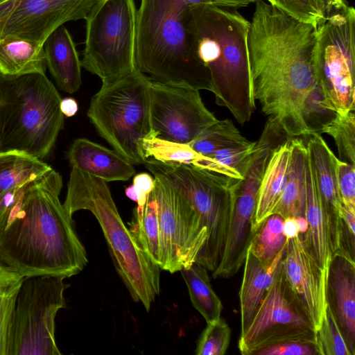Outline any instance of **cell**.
Returning a JSON list of instances; mask_svg holds the SVG:
<instances>
[{"label": "cell", "mask_w": 355, "mask_h": 355, "mask_svg": "<svg viewBox=\"0 0 355 355\" xmlns=\"http://www.w3.org/2000/svg\"><path fill=\"white\" fill-rule=\"evenodd\" d=\"M316 27L265 0L255 3L248 35L253 94L261 110L288 138L308 137L302 119L315 83Z\"/></svg>", "instance_id": "1"}, {"label": "cell", "mask_w": 355, "mask_h": 355, "mask_svg": "<svg viewBox=\"0 0 355 355\" xmlns=\"http://www.w3.org/2000/svg\"><path fill=\"white\" fill-rule=\"evenodd\" d=\"M54 169L19 188L0 232V260L24 277L78 274L88 263Z\"/></svg>", "instance_id": "2"}, {"label": "cell", "mask_w": 355, "mask_h": 355, "mask_svg": "<svg viewBox=\"0 0 355 355\" xmlns=\"http://www.w3.org/2000/svg\"><path fill=\"white\" fill-rule=\"evenodd\" d=\"M190 10L197 54L209 72L216 103L244 124L256 110L248 49L250 21L225 8Z\"/></svg>", "instance_id": "3"}, {"label": "cell", "mask_w": 355, "mask_h": 355, "mask_svg": "<svg viewBox=\"0 0 355 355\" xmlns=\"http://www.w3.org/2000/svg\"><path fill=\"white\" fill-rule=\"evenodd\" d=\"M190 7L182 0H141L137 10L135 62L153 81L211 91L191 27Z\"/></svg>", "instance_id": "4"}, {"label": "cell", "mask_w": 355, "mask_h": 355, "mask_svg": "<svg viewBox=\"0 0 355 355\" xmlns=\"http://www.w3.org/2000/svg\"><path fill=\"white\" fill-rule=\"evenodd\" d=\"M63 206L71 216L87 210L97 219L117 274L132 299L148 311L160 293V268L123 223L107 182L71 168Z\"/></svg>", "instance_id": "5"}, {"label": "cell", "mask_w": 355, "mask_h": 355, "mask_svg": "<svg viewBox=\"0 0 355 355\" xmlns=\"http://www.w3.org/2000/svg\"><path fill=\"white\" fill-rule=\"evenodd\" d=\"M61 100L45 73H0V153L45 158L64 125Z\"/></svg>", "instance_id": "6"}, {"label": "cell", "mask_w": 355, "mask_h": 355, "mask_svg": "<svg viewBox=\"0 0 355 355\" xmlns=\"http://www.w3.org/2000/svg\"><path fill=\"white\" fill-rule=\"evenodd\" d=\"M152 80L137 69L102 84L91 98L87 116L99 135L132 164H144L143 141L153 133Z\"/></svg>", "instance_id": "7"}, {"label": "cell", "mask_w": 355, "mask_h": 355, "mask_svg": "<svg viewBox=\"0 0 355 355\" xmlns=\"http://www.w3.org/2000/svg\"><path fill=\"white\" fill-rule=\"evenodd\" d=\"M153 174L166 180L193 207L206 240L202 266L214 272L224 252L232 205L241 180L185 164L149 158L144 164Z\"/></svg>", "instance_id": "8"}, {"label": "cell", "mask_w": 355, "mask_h": 355, "mask_svg": "<svg viewBox=\"0 0 355 355\" xmlns=\"http://www.w3.org/2000/svg\"><path fill=\"white\" fill-rule=\"evenodd\" d=\"M137 8L134 0H99L86 20L81 65L107 84L137 68Z\"/></svg>", "instance_id": "9"}, {"label": "cell", "mask_w": 355, "mask_h": 355, "mask_svg": "<svg viewBox=\"0 0 355 355\" xmlns=\"http://www.w3.org/2000/svg\"><path fill=\"white\" fill-rule=\"evenodd\" d=\"M64 277H24L18 292L7 339L6 355H60L55 319L66 306Z\"/></svg>", "instance_id": "10"}, {"label": "cell", "mask_w": 355, "mask_h": 355, "mask_svg": "<svg viewBox=\"0 0 355 355\" xmlns=\"http://www.w3.org/2000/svg\"><path fill=\"white\" fill-rule=\"evenodd\" d=\"M313 63L338 114L355 110V10L327 16L316 27Z\"/></svg>", "instance_id": "11"}, {"label": "cell", "mask_w": 355, "mask_h": 355, "mask_svg": "<svg viewBox=\"0 0 355 355\" xmlns=\"http://www.w3.org/2000/svg\"><path fill=\"white\" fill-rule=\"evenodd\" d=\"M286 341L317 345V331L288 286L280 261L251 322L241 334L238 347L241 354L248 355Z\"/></svg>", "instance_id": "12"}, {"label": "cell", "mask_w": 355, "mask_h": 355, "mask_svg": "<svg viewBox=\"0 0 355 355\" xmlns=\"http://www.w3.org/2000/svg\"><path fill=\"white\" fill-rule=\"evenodd\" d=\"M153 175L162 245L160 269L174 273L200 263L206 242L193 207L166 180Z\"/></svg>", "instance_id": "13"}, {"label": "cell", "mask_w": 355, "mask_h": 355, "mask_svg": "<svg viewBox=\"0 0 355 355\" xmlns=\"http://www.w3.org/2000/svg\"><path fill=\"white\" fill-rule=\"evenodd\" d=\"M218 120L198 90L152 80L150 122L157 137L189 144Z\"/></svg>", "instance_id": "14"}, {"label": "cell", "mask_w": 355, "mask_h": 355, "mask_svg": "<svg viewBox=\"0 0 355 355\" xmlns=\"http://www.w3.org/2000/svg\"><path fill=\"white\" fill-rule=\"evenodd\" d=\"M99 0H9L0 5L1 38L17 37L44 44L65 22L87 17Z\"/></svg>", "instance_id": "15"}, {"label": "cell", "mask_w": 355, "mask_h": 355, "mask_svg": "<svg viewBox=\"0 0 355 355\" xmlns=\"http://www.w3.org/2000/svg\"><path fill=\"white\" fill-rule=\"evenodd\" d=\"M281 266L288 286L317 331L327 306V271L308 250L302 234L287 240Z\"/></svg>", "instance_id": "16"}, {"label": "cell", "mask_w": 355, "mask_h": 355, "mask_svg": "<svg viewBox=\"0 0 355 355\" xmlns=\"http://www.w3.org/2000/svg\"><path fill=\"white\" fill-rule=\"evenodd\" d=\"M326 299L352 355L355 354V262L347 252L332 254L326 281Z\"/></svg>", "instance_id": "17"}, {"label": "cell", "mask_w": 355, "mask_h": 355, "mask_svg": "<svg viewBox=\"0 0 355 355\" xmlns=\"http://www.w3.org/2000/svg\"><path fill=\"white\" fill-rule=\"evenodd\" d=\"M306 147L327 220L332 254L341 248V202L336 184L332 155L320 135L309 136Z\"/></svg>", "instance_id": "18"}, {"label": "cell", "mask_w": 355, "mask_h": 355, "mask_svg": "<svg viewBox=\"0 0 355 355\" xmlns=\"http://www.w3.org/2000/svg\"><path fill=\"white\" fill-rule=\"evenodd\" d=\"M67 158L71 168L107 182L127 181L135 174L132 164L116 150L85 138L77 139L71 144Z\"/></svg>", "instance_id": "19"}, {"label": "cell", "mask_w": 355, "mask_h": 355, "mask_svg": "<svg viewBox=\"0 0 355 355\" xmlns=\"http://www.w3.org/2000/svg\"><path fill=\"white\" fill-rule=\"evenodd\" d=\"M46 66L58 87L73 94L82 83L81 60L68 30L62 25L53 31L43 44Z\"/></svg>", "instance_id": "20"}, {"label": "cell", "mask_w": 355, "mask_h": 355, "mask_svg": "<svg viewBox=\"0 0 355 355\" xmlns=\"http://www.w3.org/2000/svg\"><path fill=\"white\" fill-rule=\"evenodd\" d=\"M286 245L278 252L270 264L259 260L248 249L239 291L241 334L243 333L249 326L272 282L277 267L283 257Z\"/></svg>", "instance_id": "21"}, {"label": "cell", "mask_w": 355, "mask_h": 355, "mask_svg": "<svg viewBox=\"0 0 355 355\" xmlns=\"http://www.w3.org/2000/svg\"><path fill=\"white\" fill-rule=\"evenodd\" d=\"M304 217L308 223V229L304 235L302 234L304 242L318 263L327 271L332 257L328 225L308 153L305 172Z\"/></svg>", "instance_id": "22"}, {"label": "cell", "mask_w": 355, "mask_h": 355, "mask_svg": "<svg viewBox=\"0 0 355 355\" xmlns=\"http://www.w3.org/2000/svg\"><path fill=\"white\" fill-rule=\"evenodd\" d=\"M291 139L276 147L268 160L258 191L253 218L254 232L272 214L284 188L290 162Z\"/></svg>", "instance_id": "23"}, {"label": "cell", "mask_w": 355, "mask_h": 355, "mask_svg": "<svg viewBox=\"0 0 355 355\" xmlns=\"http://www.w3.org/2000/svg\"><path fill=\"white\" fill-rule=\"evenodd\" d=\"M306 158L307 150L303 140L292 138L286 182L272 214H278L284 219L304 216Z\"/></svg>", "instance_id": "24"}, {"label": "cell", "mask_w": 355, "mask_h": 355, "mask_svg": "<svg viewBox=\"0 0 355 355\" xmlns=\"http://www.w3.org/2000/svg\"><path fill=\"white\" fill-rule=\"evenodd\" d=\"M46 67L42 45L17 37L0 39V73L7 76L45 73Z\"/></svg>", "instance_id": "25"}, {"label": "cell", "mask_w": 355, "mask_h": 355, "mask_svg": "<svg viewBox=\"0 0 355 355\" xmlns=\"http://www.w3.org/2000/svg\"><path fill=\"white\" fill-rule=\"evenodd\" d=\"M51 169L42 159L22 152L0 153V193L21 187Z\"/></svg>", "instance_id": "26"}, {"label": "cell", "mask_w": 355, "mask_h": 355, "mask_svg": "<svg viewBox=\"0 0 355 355\" xmlns=\"http://www.w3.org/2000/svg\"><path fill=\"white\" fill-rule=\"evenodd\" d=\"M180 272L193 306L207 323L220 318L222 302L212 288L207 270L195 262Z\"/></svg>", "instance_id": "27"}, {"label": "cell", "mask_w": 355, "mask_h": 355, "mask_svg": "<svg viewBox=\"0 0 355 355\" xmlns=\"http://www.w3.org/2000/svg\"><path fill=\"white\" fill-rule=\"evenodd\" d=\"M143 150L146 160L149 158L165 163L185 164L211 171L213 160L202 155L189 144L162 139L153 132L143 141Z\"/></svg>", "instance_id": "28"}, {"label": "cell", "mask_w": 355, "mask_h": 355, "mask_svg": "<svg viewBox=\"0 0 355 355\" xmlns=\"http://www.w3.org/2000/svg\"><path fill=\"white\" fill-rule=\"evenodd\" d=\"M128 225L144 252L159 267L162 259L160 229L157 203L153 191L148 196L141 218H132Z\"/></svg>", "instance_id": "29"}, {"label": "cell", "mask_w": 355, "mask_h": 355, "mask_svg": "<svg viewBox=\"0 0 355 355\" xmlns=\"http://www.w3.org/2000/svg\"><path fill=\"white\" fill-rule=\"evenodd\" d=\"M336 109L322 82L317 79L304 98L302 119L308 137L321 135L322 128L337 115Z\"/></svg>", "instance_id": "30"}, {"label": "cell", "mask_w": 355, "mask_h": 355, "mask_svg": "<svg viewBox=\"0 0 355 355\" xmlns=\"http://www.w3.org/2000/svg\"><path fill=\"white\" fill-rule=\"evenodd\" d=\"M284 218L278 214L269 215L256 229L248 249L263 263L270 264L286 245L283 232Z\"/></svg>", "instance_id": "31"}, {"label": "cell", "mask_w": 355, "mask_h": 355, "mask_svg": "<svg viewBox=\"0 0 355 355\" xmlns=\"http://www.w3.org/2000/svg\"><path fill=\"white\" fill-rule=\"evenodd\" d=\"M24 277L0 260V355H6L9 325Z\"/></svg>", "instance_id": "32"}, {"label": "cell", "mask_w": 355, "mask_h": 355, "mask_svg": "<svg viewBox=\"0 0 355 355\" xmlns=\"http://www.w3.org/2000/svg\"><path fill=\"white\" fill-rule=\"evenodd\" d=\"M248 141L230 119L218 120L189 145L197 153L209 156L216 150Z\"/></svg>", "instance_id": "33"}, {"label": "cell", "mask_w": 355, "mask_h": 355, "mask_svg": "<svg viewBox=\"0 0 355 355\" xmlns=\"http://www.w3.org/2000/svg\"><path fill=\"white\" fill-rule=\"evenodd\" d=\"M321 133L331 136L336 144L341 160L355 165V114L354 111L337 114Z\"/></svg>", "instance_id": "34"}, {"label": "cell", "mask_w": 355, "mask_h": 355, "mask_svg": "<svg viewBox=\"0 0 355 355\" xmlns=\"http://www.w3.org/2000/svg\"><path fill=\"white\" fill-rule=\"evenodd\" d=\"M255 141L231 146L216 150L211 157L216 163L218 173L242 180L253 152Z\"/></svg>", "instance_id": "35"}, {"label": "cell", "mask_w": 355, "mask_h": 355, "mask_svg": "<svg viewBox=\"0 0 355 355\" xmlns=\"http://www.w3.org/2000/svg\"><path fill=\"white\" fill-rule=\"evenodd\" d=\"M317 345L320 355H352L328 304L317 330Z\"/></svg>", "instance_id": "36"}, {"label": "cell", "mask_w": 355, "mask_h": 355, "mask_svg": "<svg viewBox=\"0 0 355 355\" xmlns=\"http://www.w3.org/2000/svg\"><path fill=\"white\" fill-rule=\"evenodd\" d=\"M231 330L223 318L207 323L197 343V355H223L230 342Z\"/></svg>", "instance_id": "37"}, {"label": "cell", "mask_w": 355, "mask_h": 355, "mask_svg": "<svg viewBox=\"0 0 355 355\" xmlns=\"http://www.w3.org/2000/svg\"><path fill=\"white\" fill-rule=\"evenodd\" d=\"M272 4L294 19L315 27L326 17L319 0H272Z\"/></svg>", "instance_id": "38"}, {"label": "cell", "mask_w": 355, "mask_h": 355, "mask_svg": "<svg viewBox=\"0 0 355 355\" xmlns=\"http://www.w3.org/2000/svg\"><path fill=\"white\" fill-rule=\"evenodd\" d=\"M337 191L343 205L355 209V165L332 155Z\"/></svg>", "instance_id": "39"}, {"label": "cell", "mask_w": 355, "mask_h": 355, "mask_svg": "<svg viewBox=\"0 0 355 355\" xmlns=\"http://www.w3.org/2000/svg\"><path fill=\"white\" fill-rule=\"evenodd\" d=\"M155 187L154 177L147 173L135 175L132 184L125 189V195L130 200L137 202L133 212V218H141L149 194Z\"/></svg>", "instance_id": "40"}, {"label": "cell", "mask_w": 355, "mask_h": 355, "mask_svg": "<svg viewBox=\"0 0 355 355\" xmlns=\"http://www.w3.org/2000/svg\"><path fill=\"white\" fill-rule=\"evenodd\" d=\"M256 355H316L320 354L315 343L286 341L270 345L255 352Z\"/></svg>", "instance_id": "41"}, {"label": "cell", "mask_w": 355, "mask_h": 355, "mask_svg": "<svg viewBox=\"0 0 355 355\" xmlns=\"http://www.w3.org/2000/svg\"><path fill=\"white\" fill-rule=\"evenodd\" d=\"M341 248L354 259L355 254V209L341 203Z\"/></svg>", "instance_id": "42"}, {"label": "cell", "mask_w": 355, "mask_h": 355, "mask_svg": "<svg viewBox=\"0 0 355 355\" xmlns=\"http://www.w3.org/2000/svg\"><path fill=\"white\" fill-rule=\"evenodd\" d=\"M189 7L198 6H211L220 8H241L261 0H182Z\"/></svg>", "instance_id": "43"}, {"label": "cell", "mask_w": 355, "mask_h": 355, "mask_svg": "<svg viewBox=\"0 0 355 355\" xmlns=\"http://www.w3.org/2000/svg\"><path fill=\"white\" fill-rule=\"evenodd\" d=\"M19 188L0 193V232L6 223L10 210L16 200Z\"/></svg>", "instance_id": "44"}, {"label": "cell", "mask_w": 355, "mask_h": 355, "mask_svg": "<svg viewBox=\"0 0 355 355\" xmlns=\"http://www.w3.org/2000/svg\"><path fill=\"white\" fill-rule=\"evenodd\" d=\"M321 3L326 17L336 12L346 8L348 3L346 0H319Z\"/></svg>", "instance_id": "45"}, {"label": "cell", "mask_w": 355, "mask_h": 355, "mask_svg": "<svg viewBox=\"0 0 355 355\" xmlns=\"http://www.w3.org/2000/svg\"><path fill=\"white\" fill-rule=\"evenodd\" d=\"M60 107L62 113L67 117L74 116L78 110L77 101L71 97L62 99Z\"/></svg>", "instance_id": "46"}, {"label": "cell", "mask_w": 355, "mask_h": 355, "mask_svg": "<svg viewBox=\"0 0 355 355\" xmlns=\"http://www.w3.org/2000/svg\"><path fill=\"white\" fill-rule=\"evenodd\" d=\"M283 232L287 239L295 238L300 234L295 218L284 219Z\"/></svg>", "instance_id": "47"}, {"label": "cell", "mask_w": 355, "mask_h": 355, "mask_svg": "<svg viewBox=\"0 0 355 355\" xmlns=\"http://www.w3.org/2000/svg\"><path fill=\"white\" fill-rule=\"evenodd\" d=\"M300 234H304L308 229V223L304 216L295 218Z\"/></svg>", "instance_id": "48"}, {"label": "cell", "mask_w": 355, "mask_h": 355, "mask_svg": "<svg viewBox=\"0 0 355 355\" xmlns=\"http://www.w3.org/2000/svg\"><path fill=\"white\" fill-rule=\"evenodd\" d=\"M8 1H9V0H0V5Z\"/></svg>", "instance_id": "49"}, {"label": "cell", "mask_w": 355, "mask_h": 355, "mask_svg": "<svg viewBox=\"0 0 355 355\" xmlns=\"http://www.w3.org/2000/svg\"><path fill=\"white\" fill-rule=\"evenodd\" d=\"M267 2H268L269 3L272 4V0H265Z\"/></svg>", "instance_id": "50"}, {"label": "cell", "mask_w": 355, "mask_h": 355, "mask_svg": "<svg viewBox=\"0 0 355 355\" xmlns=\"http://www.w3.org/2000/svg\"><path fill=\"white\" fill-rule=\"evenodd\" d=\"M0 39H1V34H0Z\"/></svg>", "instance_id": "51"}]
</instances>
